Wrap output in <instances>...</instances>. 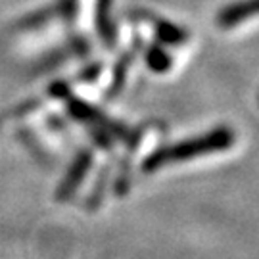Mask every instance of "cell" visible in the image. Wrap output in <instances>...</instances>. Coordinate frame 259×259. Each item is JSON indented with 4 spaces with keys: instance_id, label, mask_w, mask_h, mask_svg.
I'll return each mask as SVG.
<instances>
[{
    "instance_id": "8992f818",
    "label": "cell",
    "mask_w": 259,
    "mask_h": 259,
    "mask_svg": "<svg viewBox=\"0 0 259 259\" xmlns=\"http://www.w3.org/2000/svg\"><path fill=\"white\" fill-rule=\"evenodd\" d=\"M148 62H150V65L156 69V71H163V69H167V67H169V58H167L161 50H157V48H154V50L150 52Z\"/></svg>"
},
{
    "instance_id": "277c9868",
    "label": "cell",
    "mask_w": 259,
    "mask_h": 259,
    "mask_svg": "<svg viewBox=\"0 0 259 259\" xmlns=\"http://www.w3.org/2000/svg\"><path fill=\"white\" fill-rule=\"evenodd\" d=\"M259 14V0H242V2H236L229 8H225L219 14V25L221 27H234L246 19L253 18Z\"/></svg>"
},
{
    "instance_id": "6da1fadb",
    "label": "cell",
    "mask_w": 259,
    "mask_h": 259,
    "mask_svg": "<svg viewBox=\"0 0 259 259\" xmlns=\"http://www.w3.org/2000/svg\"><path fill=\"white\" fill-rule=\"evenodd\" d=\"M234 144V133L229 127H219L209 133H204L194 139L183 140V142H175L163 148H157L152 152L144 161H142V171L144 173H152L161 167L173 165V163H185L194 157L207 156V154H215V152H223L229 150Z\"/></svg>"
},
{
    "instance_id": "7a4b0ae2",
    "label": "cell",
    "mask_w": 259,
    "mask_h": 259,
    "mask_svg": "<svg viewBox=\"0 0 259 259\" xmlns=\"http://www.w3.org/2000/svg\"><path fill=\"white\" fill-rule=\"evenodd\" d=\"M64 102H65V106H67L69 113L73 115L75 119L84 121V123H89L91 127H98V129L106 131V133H113V135H117V137H127V135H129V131L125 129L123 125L115 123V121H111L110 117H106L102 111H98L94 106H91V104H87V102H83V100H79V98H75L71 93L65 94Z\"/></svg>"
},
{
    "instance_id": "5b68a950",
    "label": "cell",
    "mask_w": 259,
    "mask_h": 259,
    "mask_svg": "<svg viewBox=\"0 0 259 259\" xmlns=\"http://www.w3.org/2000/svg\"><path fill=\"white\" fill-rule=\"evenodd\" d=\"M42 106V100L40 98H31V100H25V102L18 104L16 108L4 111L0 115V131H2V125L6 123V119H16V117H23V115H29L33 111H37L38 108Z\"/></svg>"
},
{
    "instance_id": "3957f363",
    "label": "cell",
    "mask_w": 259,
    "mask_h": 259,
    "mask_svg": "<svg viewBox=\"0 0 259 259\" xmlns=\"http://www.w3.org/2000/svg\"><path fill=\"white\" fill-rule=\"evenodd\" d=\"M91 165H93V152H91V150H83V152H79V156L73 159L71 167L67 169L65 177L62 179V183L58 185V190H56V200H60V202H67V200L77 192V188H79V185L83 183V179L87 177Z\"/></svg>"
}]
</instances>
